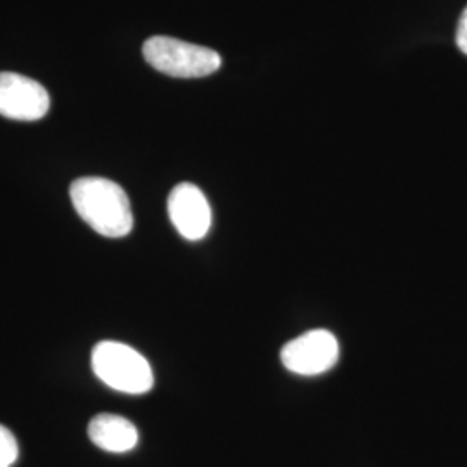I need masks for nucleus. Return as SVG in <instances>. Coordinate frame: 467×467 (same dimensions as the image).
Returning a JSON list of instances; mask_svg holds the SVG:
<instances>
[{
	"label": "nucleus",
	"mask_w": 467,
	"mask_h": 467,
	"mask_svg": "<svg viewBox=\"0 0 467 467\" xmlns=\"http://www.w3.org/2000/svg\"><path fill=\"white\" fill-rule=\"evenodd\" d=\"M71 202L85 223L104 237H125L134 229V213L127 192L113 181L82 177L69 187Z\"/></svg>",
	"instance_id": "obj_1"
},
{
	"label": "nucleus",
	"mask_w": 467,
	"mask_h": 467,
	"mask_svg": "<svg viewBox=\"0 0 467 467\" xmlns=\"http://www.w3.org/2000/svg\"><path fill=\"white\" fill-rule=\"evenodd\" d=\"M92 370L108 388L127 395H144L154 386L146 357L119 341H100L94 347Z\"/></svg>",
	"instance_id": "obj_2"
},
{
	"label": "nucleus",
	"mask_w": 467,
	"mask_h": 467,
	"mask_svg": "<svg viewBox=\"0 0 467 467\" xmlns=\"http://www.w3.org/2000/svg\"><path fill=\"white\" fill-rule=\"evenodd\" d=\"M142 52L150 67L173 78H201L222 67L217 50L171 36H150Z\"/></svg>",
	"instance_id": "obj_3"
},
{
	"label": "nucleus",
	"mask_w": 467,
	"mask_h": 467,
	"mask_svg": "<svg viewBox=\"0 0 467 467\" xmlns=\"http://www.w3.org/2000/svg\"><path fill=\"white\" fill-rule=\"evenodd\" d=\"M339 358L337 337L327 329L303 333L284 345L281 360L284 368L300 376H318L336 366Z\"/></svg>",
	"instance_id": "obj_4"
},
{
	"label": "nucleus",
	"mask_w": 467,
	"mask_h": 467,
	"mask_svg": "<svg viewBox=\"0 0 467 467\" xmlns=\"http://www.w3.org/2000/svg\"><path fill=\"white\" fill-rule=\"evenodd\" d=\"M50 108L49 92L28 77L0 73V115L16 121H36Z\"/></svg>",
	"instance_id": "obj_5"
},
{
	"label": "nucleus",
	"mask_w": 467,
	"mask_h": 467,
	"mask_svg": "<svg viewBox=\"0 0 467 467\" xmlns=\"http://www.w3.org/2000/svg\"><path fill=\"white\" fill-rule=\"evenodd\" d=\"M168 217L187 241H200L212 229V208L198 185L182 182L168 196Z\"/></svg>",
	"instance_id": "obj_6"
},
{
	"label": "nucleus",
	"mask_w": 467,
	"mask_h": 467,
	"mask_svg": "<svg viewBox=\"0 0 467 467\" xmlns=\"http://www.w3.org/2000/svg\"><path fill=\"white\" fill-rule=\"evenodd\" d=\"M90 441L109 453H127L139 443V431L134 422L115 414H99L88 424Z\"/></svg>",
	"instance_id": "obj_7"
},
{
	"label": "nucleus",
	"mask_w": 467,
	"mask_h": 467,
	"mask_svg": "<svg viewBox=\"0 0 467 467\" xmlns=\"http://www.w3.org/2000/svg\"><path fill=\"white\" fill-rule=\"evenodd\" d=\"M19 455L16 436L0 424V467H13Z\"/></svg>",
	"instance_id": "obj_8"
},
{
	"label": "nucleus",
	"mask_w": 467,
	"mask_h": 467,
	"mask_svg": "<svg viewBox=\"0 0 467 467\" xmlns=\"http://www.w3.org/2000/svg\"><path fill=\"white\" fill-rule=\"evenodd\" d=\"M457 47L462 50L467 56V7L462 13V16L459 19V26H457Z\"/></svg>",
	"instance_id": "obj_9"
}]
</instances>
